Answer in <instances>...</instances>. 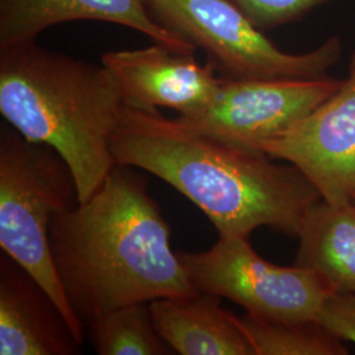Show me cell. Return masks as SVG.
<instances>
[{"mask_svg": "<svg viewBox=\"0 0 355 355\" xmlns=\"http://www.w3.org/2000/svg\"><path fill=\"white\" fill-rule=\"evenodd\" d=\"M255 26L270 31L302 20L328 0H233Z\"/></svg>", "mask_w": 355, "mask_h": 355, "instance_id": "16", "label": "cell"}, {"mask_svg": "<svg viewBox=\"0 0 355 355\" xmlns=\"http://www.w3.org/2000/svg\"><path fill=\"white\" fill-rule=\"evenodd\" d=\"M102 64L114 76L125 107L141 111L196 112L214 98L221 82L215 67L199 64L193 53L155 42L144 49L107 51Z\"/></svg>", "mask_w": 355, "mask_h": 355, "instance_id": "9", "label": "cell"}, {"mask_svg": "<svg viewBox=\"0 0 355 355\" xmlns=\"http://www.w3.org/2000/svg\"><path fill=\"white\" fill-rule=\"evenodd\" d=\"M136 170L116 164L86 202L51 221L55 271L86 330L114 309L199 292L171 249L148 179Z\"/></svg>", "mask_w": 355, "mask_h": 355, "instance_id": "1", "label": "cell"}, {"mask_svg": "<svg viewBox=\"0 0 355 355\" xmlns=\"http://www.w3.org/2000/svg\"><path fill=\"white\" fill-rule=\"evenodd\" d=\"M83 343L48 291L0 255V355H76Z\"/></svg>", "mask_w": 355, "mask_h": 355, "instance_id": "10", "label": "cell"}, {"mask_svg": "<svg viewBox=\"0 0 355 355\" xmlns=\"http://www.w3.org/2000/svg\"><path fill=\"white\" fill-rule=\"evenodd\" d=\"M343 79H228L196 112L178 116L184 125L232 145L261 146L297 124L341 87Z\"/></svg>", "mask_w": 355, "mask_h": 355, "instance_id": "7", "label": "cell"}, {"mask_svg": "<svg viewBox=\"0 0 355 355\" xmlns=\"http://www.w3.org/2000/svg\"><path fill=\"white\" fill-rule=\"evenodd\" d=\"M125 104L104 64L41 48L36 41L0 48V114L32 142L70 166L83 203L116 165L111 139Z\"/></svg>", "mask_w": 355, "mask_h": 355, "instance_id": "3", "label": "cell"}, {"mask_svg": "<svg viewBox=\"0 0 355 355\" xmlns=\"http://www.w3.org/2000/svg\"><path fill=\"white\" fill-rule=\"evenodd\" d=\"M85 20L127 26L171 51H196L155 20L146 0H0V48L36 41L57 24Z\"/></svg>", "mask_w": 355, "mask_h": 355, "instance_id": "11", "label": "cell"}, {"mask_svg": "<svg viewBox=\"0 0 355 355\" xmlns=\"http://www.w3.org/2000/svg\"><path fill=\"white\" fill-rule=\"evenodd\" d=\"M155 20L205 51L228 79H318L341 61L343 40L330 36L316 49H279L233 0H146Z\"/></svg>", "mask_w": 355, "mask_h": 355, "instance_id": "5", "label": "cell"}, {"mask_svg": "<svg viewBox=\"0 0 355 355\" xmlns=\"http://www.w3.org/2000/svg\"><path fill=\"white\" fill-rule=\"evenodd\" d=\"M295 265L316 271L334 291L355 293V203L322 199L306 211Z\"/></svg>", "mask_w": 355, "mask_h": 355, "instance_id": "13", "label": "cell"}, {"mask_svg": "<svg viewBox=\"0 0 355 355\" xmlns=\"http://www.w3.org/2000/svg\"><path fill=\"white\" fill-rule=\"evenodd\" d=\"M220 300L207 292L153 300V324L177 354L255 355L237 316L224 309Z\"/></svg>", "mask_w": 355, "mask_h": 355, "instance_id": "12", "label": "cell"}, {"mask_svg": "<svg viewBox=\"0 0 355 355\" xmlns=\"http://www.w3.org/2000/svg\"><path fill=\"white\" fill-rule=\"evenodd\" d=\"M79 203L70 166L53 148L0 127V248L37 280L67 318L78 340L86 329L69 304L51 243L53 218Z\"/></svg>", "mask_w": 355, "mask_h": 355, "instance_id": "4", "label": "cell"}, {"mask_svg": "<svg viewBox=\"0 0 355 355\" xmlns=\"http://www.w3.org/2000/svg\"><path fill=\"white\" fill-rule=\"evenodd\" d=\"M99 355H167L173 350L153 324L149 303L114 309L86 330Z\"/></svg>", "mask_w": 355, "mask_h": 355, "instance_id": "15", "label": "cell"}, {"mask_svg": "<svg viewBox=\"0 0 355 355\" xmlns=\"http://www.w3.org/2000/svg\"><path fill=\"white\" fill-rule=\"evenodd\" d=\"M178 255L198 291L225 297L255 318L318 321L325 297L334 292L313 270L278 266L263 259L248 237L218 236L207 252Z\"/></svg>", "mask_w": 355, "mask_h": 355, "instance_id": "6", "label": "cell"}, {"mask_svg": "<svg viewBox=\"0 0 355 355\" xmlns=\"http://www.w3.org/2000/svg\"><path fill=\"white\" fill-rule=\"evenodd\" d=\"M261 150L297 167L322 200L355 203V51L341 87Z\"/></svg>", "mask_w": 355, "mask_h": 355, "instance_id": "8", "label": "cell"}, {"mask_svg": "<svg viewBox=\"0 0 355 355\" xmlns=\"http://www.w3.org/2000/svg\"><path fill=\"white\" fill-rule=\"evenodd\" d=\"M117 165L162 179L195 204L218 236L250 237L261 227L297 239L321 199L295 166L217 140L157 111L125 107L111 139Z\"/></svg>", "mask_w": 355, "mask_h": 355, "instance_id": "2", "label": "cell"}, {"mask_svg": "<svg viewBox=\"0 0 355 355\" xmlns=\"http://www.w3.org/2000/svg\"><path fill=\"white\" fill-rule=\"evenodd\" d=\"M239 324L255 355H347L343 341L331 336L318 321L283 322L255 318L249 313L237 316Z\"/></svg>", "mask_w": 355, "mask_h": 355, "instance_id": "14", "label": "cell"}, {"mask_svg": "<svg viewBox=\"0 0 355 355\" xmlns=\"http://www.w3.org/2000/svg\"><path fill=\"white\" fill-rule=\"evenodd\" d=\"M318 322L343 343H355V293L334 291L321 305Z\"/></svg>", "mask_w": 355, "mask_h": 355, "instance_id": "17", "label": "cell"}]
</instances>
